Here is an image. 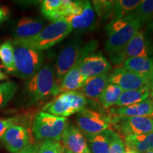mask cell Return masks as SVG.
I'll list each match as a JSON object with an SVG mask.
<instances>
[{"label":"cell","mask_w":153,"mask_h":153,"mask_svg":"<svg viewBox=\"0 0 153 153\" xmlns=\"http://www.w3.org/2000/svg\"><path fill=\"white\" fill-rule=\"evenodd\" d=\"M22 100L27 106H33L59 94V87L54 68L47 64L41 68L25 85Z\"/></svg>","instance_id":"obj_1"},{"label":"cell","mask_w":153,"mask_h":153,"mask_svg":"<svg viewBox=\"0 0 153 153\" xmlns=\"http://www.w3.org/2000/svg\"><path fill=\"white\" fill-rule=\"evenodd\" d=\"M72 28L65 19H61L53 22L43 28L41 31L31 38L23 40H14V46L21 45L43 51L54 46L64 40L72 32Z\"/></svg>","instance_id":"obj_2"},{"label":"cell","mask_w":153,"mask_h":153,"mask_svg":"<svg viewBox=\"0 0 153 153\" xmlns=\"http://www.w3.org/2000/svg\"><path fill=\"white\" fill-rule=\"evenodd\" d=\"M98 45L97 41H91L85 46H82L79 38H76L68 43L61 51L57 57L55 76L57 84H60L64 76L74 66L87 55L92 54Z\"/></svg>","instance_id":"obj_3"},{"label":"cell","mask_w":153,"mask_h":153,"mask_svg":"<svg viewBox=\"0 0 153 153\" xmlns=\"http://www.w3.org/2000/svg\"><path fill=\"white\" fill-rule=\"evenodd\" d=\"M68 125L67 118L58 117L47 112L41 111L34 116L32 131L38 140L60 142L63 131Z\"/></svg>","instance_id":"obj_4"},{"label":"cell","mask_w":153,"mask_h":153,"mask_svg":"<svg viewBox=\"0 0 153 153\" xmlns=\"http://www.w3.org/2000/svg\"><path fill=\"white\" fill-rule=\"evenodd\" d=\"M14 74L22 79H29L41 69L44 55L42 51L17 45L14 46Z\"/></svg>","instance_id":"obj_5"},{"label":"cell","mask_w":153,"mask_h":153,"mask_svg":"<svg viewBox=\"0 0 153 153\" xmlns=\"http://www.w3.org/2000/svg\"><path fill=\"white\" fill-rule=\"evenodd\" d=\"M87 104V98L79 91H66L59 94L43 107V111L58 117L67 118L85 109Z\"/></svg>","instance_id":"obj_6"},{"label":"cell","mask_w":153,"mask_h":153,"mask_svg":"<svg viewBox=\"0 0 153 153\" xmlns=\"http://www.w3.org/2000/svg\"><path fill=\"white\" fill-rule=\"evenodd\" d=\"M76 121L78 128L85 136L95 135L110 129L112 125L110 117L97 111L87 108L77 113Z\"/></svg>","instance_id":"obj_7"},{"label":"cell","mask_w":153,"mask_h":153,"mask_svg":"<svg viewBox=\"0 0 153 153\" xmlns=\"http://www.w3.org/2000/svg\"><path fill=\"white\" fill-rule=\"evenodd\" d=\"M152 76L135 73L126 70L122 66H118L108 74V82L120 87L123 91L135 90L148 86Z\"/></svg>","instance_id":"obj_8"},{"label":"cell","mask_w":153,"mask_h":153,"mask_svg":"<svg viewBox=\"0 0 153 153\" xmlns=\"http://www.w3.org/2000/svg\"><path fill=\"white\" fill-rule=\"evenodd\" d=\"M112 124L123 135H140L153 133V117H118L111 120Z\"/></svg>","instance_id":"obj_9"},{"label":"cell","mask_w":153,"mask_h":153,"mask_svg":"<svg viewBox=\"0 0 153 153\" xmlns=\"http://www.w3.org/2000/svg\"><path fill=\"white\" fill-rule=\"evenodd\" d=\"M148 54L149 50L145 39L144 32L138 31L123 48L109 54V57L116 65L120 66L128 59L148 57Z\"/></svg>","instance_id":"obj_10"},{"label":"cell","mask_w":153,"mask_h":153,"mask_svg":"<svg viewBox=\"0 0 153 153\" xmlns=\"http://www.w3.org/2000/svg\"><path fill=\"white\" fill-rule=\"evenodd\" d=\"M65 19L72 29L79 32L87 31L94 25L95 11L89 1H77L72 14Z\"/></svg>","instance_id":"obj_11"},{"label":"cell","mask_w":153,"mask_h":153,"mask_svg":"<svg viewBox=\"0 0 153 153\" xmlns=\"http://www.w3.org/2000/svg\"><path fill=\"white\" fill-rule=\"evenodd\" d=\"M141 27L142 24L135 17L129 24L108 35L105 44V50L109 54L120 51L131 41Z\"/></svg>","instance_id":"obj_12"},{"label":"cell","mask_w":153,"mask_h":153,"mask_svg":"<svg viewBox=\"0 0 153 153\" xmlns=\"http://www.w3.org/2000/svg\"><path fill=\"white\" fill-rule=\"evenodd\" d=\"M6 149L11 153H16L30 144V134L24 126L14 125L6 131L1 138Z\"/></svg>","instance_id":"obj_13"},{"label":"cell","mask_w":153,"mask_h":153,"mask_svg":"<svg viewBox=\"0 0 153 153\" xmlns=\"http://www.w3.org/2000/svg\"><path fill=\"white\" fill-rule=\"evenodd\" d=\"M111 69L110 62L101 53L87 55L79 62V72L85 79L106 73Z\"/></svg>","instance_id":"obj_14"},{"label":"cell","mask_w":153,"mask_h":153,"mask_svg":"<svg viewBox=\"0 0 153 153\" xmlns=\"http://www.w3.org/2000/svg\"><path fill=\"white\" fill-rule=\"evenodd\" d=\"M61 139L64 148L72 153H91L84 134L74 126H67Z\"/></svg>","instance_id":"obj_15"},{"label":"cell","mask_w":153,"mask_h":153,"mask_svg":"<svg viewBox=\"0 0 153 153\" xmlns=\"http://www.w3.org/2000/svg\"><path fill=\"white\" fill-rule=\"evenodd\" d=\"M44 23L41 19L23 16L17 22L13 29L14 40L31 38L37 35L43 28Z\"/></svg>","instance_id":"obj_16"},{"label":"cell","mask_w":153,"mask_h":153,"mask_svg":"<svg viewBox=\"0 0 153 153\" xmlns=\"http://www.w3.org/2000/svg\"><path fill=\"white\" fill-rule=\"evenodd\" d=\"M114 114L118 117H153V99L148 98L131 106L120 107Z\"/></svg>","instance_id":"obj_17"},{"label":"cell","mask_w":153,"mask_h":153,"mask_svg":"<svg viewBox=\"0 0 153 153\" xmlns=\"http://www.w3.org/2000/svg\"><path fill=\"white\" fill-rule=\"evenodd\" d=\"M108 84V72H106L86 79L83 87L79 91L86 98L97 99H99Z\"/></svg>","instance_id":"obj_18"},{"label":"cell","mask_w":153,"mask_h":153,"mask_svg":"<svg viewBox=\"0 0 153 153\" xmlns=\"http://www.w3.org/2000/svg\"><path fill=\"white\" fill-rule=\"evenodd\" d=\"M81 62V61H80ZM76 62L67 73L59 84V93L77 91L83 87L86 79L79 72V62Z\"/></svg>","instance_id":"obj_19"},{"label":"cell","mask_w":153,"mask_h":153,"mask_svg":"<svg viewBox=\"0 0 153 153\" xmlns=\"http://www.w3.org/2000/svg\"><path fill=\"white\" fill-rule=\"evenodd\" d=\"M124 138L126 148L138 153L153 150V133L128 135Z\"/></svg>","instance_id":"obj_20"},{"label":"cell","mask_w":153,"mask_h":153,"mask_svg":"<svg viewBox=\"0 0 153 153\" xmlns=\"http://www.w3.org/2000/svg\"><path fill=\"white\" fill-rule=\"evenodd\" d=\"M122 67L128 71L140 74L152 75L153 57H139L126 60Z\"/></svg>","instance_id":"obj_21"},{"label":"cell","mask_w":153,"mask_h":153,"mask_svg":"<svg viewBox=\"0 0 153 153\" xmlns=\"http://www.w3.org/2000/svg\"><path fill=\"white\" fill-rule=\"evenodd\" d=\"M150 96L149 85L135 90L123 91L116 103L119 107L128 106L145 101Z\"/></svg>","instance_id":"obj_22"},{"label":"cell","mask_w":153,"mask_h":153,"mask_svg":"<svg viewBox=\"0 0 153 153\" xmlns=\"http://www.w3.org/2000/svg\"><path fill=\"white\" fill-rule=\"evenodd\" d=\"M92 153H108L110 148V129L86 136Z\"/></svg>","instance_id":"obj_23"},{"label":"cell","mask_w":153,"mask_h":153,"mask_svg":"<svg viewBox=\"0 0 153 153\" xmlns=\"http://www.w3.org/2000/svg\"><path fill=\"white\" fill-rule=\"evenodd\" d=\"M41 10L43 16L52 22L64 19L62 0H44Z\"/></svg>","instance_id":"obj_24"},{"label":"cell","mask_w":153,"mask_h":153,"mask_svg":"<svg viewBox=\"0 0 153 153\" xmlns=\"http://www.w3.org/2000/svg\"><path fill=\"white\" fill-rule=\"evenodd\" d=\"M140 1H138V0H118V1H114V11H113L111 21L122 19L133 13V11L140 4Z\"/></svg>","instance_id":"obj_25"},{"label":"cell","mask_w":153,"mask_h":153,"mask_svg":"<svg viewBox=\"0 0 153 153\" xmlns=\"http://www.w3.org/2000/svg\"><path fill=\"white\" fill-rule=\"evenodd\" d=\"M122 92L123 89L120 87L109 83L99 96V101L104 108H109L116 104Z\"/></svg>","instance_id":"obj_26"},{"label":"cell","mask_w":153,"mask_h":153,"mask_svg":"<svg viewBox=\"0 0 153 153\" xmlns=\"http://www.w3.org/2000/svg\"><path fill=\"white\" fill-rule=\"evenodd\" d=\"M14 45L10 40L0 44V60L7 72L12 73L14 72Z\"/></svg>","instance_id":"obj_27"},{"label":"cell","mask_w":153,"mask_h":153,"mask_svg":"<svg viewBox=\"0 0 153 153\" xmlns=\"http://www.w3.org/2000/svg\"><path fill=\"white\" fill-rule=\"evenodd\" d=\"M133 14L142 26L148 24L153 19V0L141 1Z\"/></svg>","instance_id":"obj_28"},{"label":"cell","mask_w":153,"mask_h":153,"mask_svg":"<svg viewBox=\"0 0 153 153\" xmlns=\"http://www.w3.org/2000/svg\"><path fill=\"white\" fill-rule=\"evenodd\" d=\"M16 89L17 85L14 82L7 81L0 84V110L8 104L16 94Z\"/></svg>","instance_id":"obj_29"},{"label":"cell","mask_w":153,"mask_h":153,"mask_svg":"<svg viewBox=\"0 0 153 153\" xmlns=\"http://www.w3.org/2000/svg\"><path fill=\"white\" fill-rule=\"evenodd\" d=\"M94 9L99 17L103 21L111 19L114 7V1H93Z\"/></svg>","instance_id":"obj_30"},{"label":"cell","mask_w":153,"mask_h":153,"mask_svg":"<svg viewBox=\"0 0 153 153\" xmlns=\"http://www.w3.org/2000/svg\"><path fill=\"white\" fill-rule=\"evenodd\" d=\"M63 148L60 142L53 140L43 141L36 153H62Z\"/></svg>","instance_id":"obj_31"},{"label":"cell","mask_w":153,"mask_h":153,"mask_svg":"<svg viewBox=\"0 0 153 153\" xmlns=\"http://www.w3.org/2000/svg\"><path fill=\"white\" fill-rule=\"evenodd\" d=\"M125 144L121 137L110 129V148L108 153H124Z\"/></svg>","instance_id":"obj_32"},{"label":"cell","mask_w":153,"mask_h":153,"mask_svg":"<svg viewBox=\"0 0 153 153\" xmlns=\"http://www.w3.org/2000/svg\"><path fill=\"white\" fill-rule=\"evenodd\" d=\"M18 120V118L16 117L0 118V139L9 128L14 125H16Z\"/></svg>","instance_id":"obj_33"},{"label":"cell","mask_w":153,"mask_h":153,"mask_svg":"<svg viewBox=\"0 0 153 153\" xmlns=\"http://www.w3.org/2000/svg\"><path fill=\"white\" fill-rule=\"evenodd\" d=\"M144 35L149 52L153 53V19L147 24L146 31Z\"/></svg>","instance_id":"obj_34"},{"label":"cell","mask_w":153,"mask_h":153,"mask_svg":"<svg viewBox=\"0 0 153 153\" xmlns=\"http://www.w3.org/2000/svg\"><path fill=\"white\" fill-rule=\"evenodd\" d=\"M38 147H39V145L30 143V144L26 146V148H24L23 150L16 153H36V151L38 150Z\"/></svg>","instance_id":"obj_35"},{"label":"cell","mask_w":153,"mask_h":153,"mask_svg":"<svg viewBox=\"0 0 153 153\" xmlns=\"http://www.w3.org/2000/svg\"><path fill=\"white\" fill-rule=\"evenodd\" d=\"M9 16V10L7 7H0V23L7 20Z\"/></svg>","instance_id":"obj_36"},{"label":"cell","mask_w":153,"mask_h":153,"mask_svg":"<svg viewBox=\"0 0 153 153\" xmlns=\"http://www.w3.org/2000/svg\"><path fill=\"white\" fill-rule=\"evenodd\" d=\"M149 89H150V95L152 97L151 99H153V74L152 78H151L150 84H149Z\"/></svg>","instance_id":"obj_37"},{"label":"cell","mask_w":153,"mask_h":153,"mask_svg":"<svg viewBox=\"0 0 153 153\" xmlns=\"http://www.w3.org/2000/svg\"><path fill=\"white\" fill-rule=\"evenodd\" d=\"M7 79V74H6L5 73H4V72L1 71V70H0V82L2 81V80Z\"/></svg>","instance_id":"obj_38"},{"label":"cell","mask_w":153,"mask_h":153,"mask_svg":"<svg viewBox=\"0 0 153 153\" xmlns=\"http://www.w3.org/2000/svg\"><path fill=\"white\" fill-rule=\"evenodd\" d=\"M124 153H133V151L129 150L128 148H126L125 149V152H124Z\"/></svg>","instance_id":"obj_39"},{"label":"cell","mask_w":153,"mask_h":153,"mask_svg":"<svg viewBox=\"0 0 153 153\" xmlns=\"http://www.w3.org/2000/svg\"><path fill=\"white\" fill-rule=\"evenodd\" d=\"M62 153H72V152H71L70 151L66 150V149H65L64 148H63V152Z\"/></svg>","instance_id":"obj_40"},{"label":"cell","mask_w":153,"mask_h":153,"mask_svg":"<svg viewBox=\"0 0 153 153\" xmlns=\"http://www.w3.org/2000/svg\"><path fill=\"white\" fill-rule=\"evenodd\" d=\"M145 153H153V150L148 151V152H145Z\"/></svg>","instance_id":"obj_41"},{"label":"cell","mask_w":153,"mask_h":153,"mask_svg":"<svg viewBox=\"0 0 153 153\" xmlns=\"http://www.w3.org/2000/svg\"><path fill=\"white\" fill-rule=\"evenodd\" d=\"M133 151V150H132ZM133 153H138V152H135V151H133Z\"/></svg>","instance_id":"obj_42"}]
</instances>
